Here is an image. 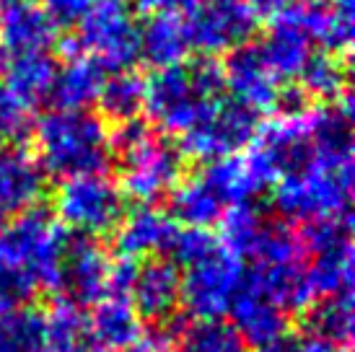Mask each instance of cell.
Listing matches in <instances>:
<instances>
[{"label": "cell", "instance_id": "cell-9", "mask_svg": "<svg viewBox=\"0 0 355 352\" xmlns=\"http://www.w3.org/2000/svg\"><path fill=\"white\" fill-rule=\"evenodd\" d=\"M262 125V112L241 104L234 96H218L205 109V114L184 135H179V150L184 153V158H195L202 164L239 156L244 148L252 146Z\"/></svg>", "mask_w": 355, "mask_h": 352}, {"label": "cell", "instance_id": "cell-20", "mask_svg": "<svg viewBox=\"0 0 355 352\" xmlns=\"http://www.w3.org/2000/svg\"><path fill=\"white\" fill-rule=\"evenodd\" d=\"M89 332L96 352H122L143 337V322L128 295H104L94 303Z\"/></svg>", "mask_w": 355, "mask_h": 352}, {"label": "cell", "instance_id": "cell-19", "mask_svg": "<svg viewBox=\"0 0 355 352\" xmlns=\"http://www.w3.org/2000/svg\"><path fill=\"white\" fill-rule=\"evenodd\" d=\"M177 228L179 223L168 213L153 205H143L122 218V223L117 225L114 246H117L119 256L135 259V262L140 256L166 254Z\"/></svg>", "mask_w": 355, "mask_h": 352}, {"label": "cell", "instance_id": "cell-35", "mask_svg": "<svg viewBox=\"0 0 355 352\" xmlns=\"http://www.w3.org/2000/svg\"><path fill=\"white\" fill-rule=\"evenodd\" d=\"M140 10H146L148 16L153 13H184L189 10L198 0H135Z\"/></svg>", "mask_w": 355, "mask_h": 352}, {"label": "cell", "instance_id": "cell-16", "mask_svg": "<svg viewBox=\"0 0 355 352\" xmlns=\"http://www.w3.org/2000/svg\"><path fill=\"white\" fill-rule=\"evenodd\" d=\"M231 326L247 347H262L286 332L288 313L244 272L234 301L228 306Z\"/></svg>", "mask_w": 355, "mask_h": 352}, {"label": "cell", "instance_id": "cell-18", "mask_svg": "<svg viewBox=\"0 0 355 352\" xmlns=\"http://www.w3.org/2000/svg\"><path fill=\"white\" fill-rule=\"evenodd\" d=\"M47 174L40 161L21 146L0 150V218H13L40 205Z\"/></svg>", "mask_w": 355, "mask_h": 352}, {"label": "cell", "instance_id": "cell-6", "mask_svg": "<svg viewBox=\"0 0 355 352\" xmlns=\"http://www.w3.org/2000/svg\"><path fill=\"white\" fill-rule=\"evenodd\" d=\"M306 274L316 298L353 293V220L350 215L301 223Z\"/></svg>", "mask_w": 355, "mask_h": 352}, {"label": "cell", "instance_id": "cell-40", "mask_svg": "<svg viewBox=\"0 0 355 352\" xmlns=\"http://www.w3.org/2000/svg\"><path fill=\"white\" fill-rule=\"evenodd\" d=\"M198 3H210V0H198Z\"/></svg>", "mask_w": 355, "mask_h": 352}, {"label": "cell", "instance_id": "cell-31", "mask_svg": "<svg viewBox=\"0 0 355 352\" xmlns=\"http://www.w3.org/2000/svg\"><path fill=\"white\" fill-rule=\"evenodd\" d=\"M34 130V107L21 101L6 83H0V143L19 146Z\"/></svg>", "mask_w": 355, "mask_h": 352}, {"label": "cell", "instance_id": "cell-36", "mask_svg": "<svg viewBox=\"0 0 355 352\" xmlns=\"http://www.w3.org/2000/svg\"><path fill=\"white\" fill-rule=\"evenodd\" d=\"M304 337H306V347H309V352H350V347H345V344L316 340V337H309V334H304Z\"/></svg>", "mask_w": 355, "mask_h": 352}, {"label": "cell", "instance_id": "cell-29", "mask_svg": "<svg viewBox=\"0 0 355 352\" xmlns=\"http://www.w3.org/2000/svg\"><path fill=\"white\" fill-rule=\"evenodd\" d=\"M0 352H44V313L29 306L3 313Z\"/></svg>", "mask_w": 355, "mask_h": 352}, {"label": "cell", "instance_id": "cell-8", "mask_svg": "<svg viewBox=\"0 0 355 352\" xmlns=\"http://www.w3.org/2000/svg\"><path fill=\"white\" fill-rule=\"evenodd\" d=\"M128 215V197L107 174L65 179L55 195V218L70 234L107 236Z\"/></svg>", "mask_w": 355, "mask_h": 352}, {"label": "cell", "instance_id": "cell-32", "mask_svg": "<svg viewBox=\"0 0 355 352\" xmlns=\"http://www.w3.org/2000/svg\"><path fill=\"white\" fill-rule=\"evenodd\" d=\"M55 29H76L99 0H40Z\"/></svg>", "mask_w": 355, "mask_h": 352}, {"label": "cell", "instance_id": "cell-24", "mask_svg": "<svg viewBox=\"0 0 355 352\" xmlns=\"http://www.w3.org/2000/svg\"><path fill=\"white\" fill-rule=\"evenodd\" d=\"M171 213L179 225L187 228H213L220 223V218L226 215L228 207L220 202V197L200 179L198 174L182 179L174 192H171Z\"/></svg>", "mask_w": 355, "mask_h": 352}, {"label": "cell", "instance_id": "cell-2", "mask_svg": "<svg viewBox=\"0 0 355 352\" xmlns=\"http://www.w3.org/2000/svg\"><path fill=\"white\" fill-rule=\"evenodd\" d=\"M37 161L58 179L104 174L112 161L109 127L89 109H50L34 122Z\"/></svg>", "mask_w": 355, "mask_h": 352}, {"label": "cell", "instance_id": "cell-25", "mask_svg": "<svg viewBox=\"0 0 355 352\" xmlns=\"http://www.w3.org/2000/svg\"><path fill=\"white\" fill-rule=\"evenodd\" d=\"M353 329H355L353 293L316 298L309 308H304V334H309V337L350 347Z\"/></svg>", "mask_w": 355, "mask_h": 352}, {"label": "cell", "instance_id": "cell-13", "mask_svg": "<svg viewBox=\"0 0 355 352\" xmlns=\"http://www.w3.org/2000/svg\"><path fill=\"white\" fill-rule=\"evenodd\" d=\"M109 270L112 256L107 254L99 238L68 234L55 293L80 308L99 303L104 295H109Z\"/></svg>", "mask_w": 355, "mask_h": 352}, {"label": "cell", "instance_id": "cell-3", "mask_svg": "<svg viewBox=\"0 0 355 352\" xmlns=\"http://www.w3.org/2000/svg\"><path fill=\"white\" fill-rule=\"evenodd\" d=\"M109 146L119 156L122 192L143 205L168 197L184 179V153L143 119L117 122L109 132Z\"/></svg>", "mask_w": 355, "mask_h": 352}, {"label": "cell", "instance_id": "cell-17", "mask_svg": "<svg viewBox=\"0 0 355 352\" xmlns=\"http://www.w3.org/2000/svg\"><path fill=\"white\" fill-rule=\"evenodd\" d=\"M58 29L40 0H0V44L8 55L50 52Z\"/></svg>", "mask_w": 355, "mask_h": 352}, {"label": "cell", "instance_id": "cell-4", "mask_svg": "<svg viewBox=\"0 0 355 352\" xmlns=\"http://www.w3.org/2000/svg\"><path fill=\"white\" fill-rule=\"evenodd\" d=\"M223 70L213 58L179 62L153 70L146 78L143 112L148 125L161 135H184L205 109L223 96Z\"/></svg>", "mask_w": 355, "mask_h": 352}, {"label": "cell", "instance_id": "cell-27", "mask_svg": "<svg viewBox=\"0 0 355 352\" xmlns=\"http://www.w3.org/2000/svg\"><path fill=\"white\" fill-rule=\"evenodd\" d=\"M143 98H146V78L135 70H119L109 73L104 78V86L99 91V117H107L109 122H128L138 119L143 112Z\"/></svg>", "mask_w": 355, "mask_h": 352}, {"label": "cell", "instance_id": "cell-28", "mask_svg": "<svg viewBox=\"0 0 355 352\" xmlns=\"http://www.w3.org/2000/svg\"><path fill=\"white\" fill-rule=\"evenodd\" d=\"M298 86L304 88L311 101L332 104L340 96L347 94V73L340 55L314 49L311 58L306 60V65L298 73Z\"/></svg>", "mask_w": 355, "mask_h": 352}, {"label": "cell", "instance_id": "cell-1", "mask_svg": "<svg viewBox=\"0 0 355 352\" xmlns=\"http://www.w3.org/2000/svg\"><path fill=\"white\" fill-rule=\"evenodd\" d=\"M65 238L68 231L40 205L0 228V303L8 311L29 303L40 288L58 290Z\"/></svg>", "mask_w": 355, "mask_h": 352}, {"label": "cell", "instance_id": "cell-10", "mask_svg": "<svg viewBox=\"0 0 355 352\" xmlns=\"http://www.w3.org/2000/svg\"><path fill=\"white\" fill-rule=\"evenodd\" d=\"M244 277V259H239L220 241L205 254L184 267L182 274V301L195 322H218L228 313Z\"/></svg>", "mask_w": 355, "mask_h": 352}, {"label": "cell", "instance_id": "cell-12", "mask_svg": "<svg viewBox=\"0 0 355 352\" xmlns=\"http://www.w3.org/2000/svg\"><path fill=\"white\" fill-rule=\"evenodd\" d=\"M311 8L314 3L291 0L280 13L267 19L270 29L259 42V52L280 83L298 78L306 60L311 58L314 49H319L311 34Z\"/></svg>", "mask_w": 355, "mask_h": 352}, {"label": "cell", "instance_id": "cell-26", "mask_svg": "<svg viewBox=\"0 0 355 352\" xmlns=\"http://www.w3.org/2000/svg\"><path fill=\"white\" fill-rule=\"evenodd\" d=\"M44 352H96L91 342L89 316L65 298L44 313Z\"/></svg>", "mask_w": 355, "mask_h": 352}, {"label": "cell", "instance_id": "cell-39", "mask_svg": "<svg viewBox=\"0 0 355 352\" xmlns=\"http://www.w3.org/2000/svg\"><path fill=\"white\" fill-rule=\"evenodd\" d=\"M6 311H8V308H6V306L0 303V316H3V313H6Z\"/></svg>", "mask_w": 355, "mask_h": 352}, {"label": "cell", "instance_id": "cell-33", "mask_svg": "<svg viewBox=\"0 0 355 352\" xmlns=\"http://www.w3.org/2000/svg\"><path fill=\"white\" fill-rule=\"evenodd\" d=\"M311 98L306 94L304 88L298 86V83H280V91H277V98H275V109L280 112V117H296V114H304L311 109Z\"/></svg>", "mask_w": 355, "mask_h": 352}, {"label": "cell", "instance_id": "cell-11", "mask_svg": "<svg viewBox=\"0 0 355 352\" xmlns=\"http://www.w3.org/2000/svg\"><path fill=\"white\" fill-rule=\"evenodd\" d=\"M184 24L189 47L213 58L247 44L257 31L259 16L247 0H210L184 10Z\"/></svg>", "mask_w": 355, "mask_h": 352}, {"label": "cell", "instance_id": "cell-22", "mask_svg": "<svg viewBox=\"0 0 355 352\" xmlns=\"http://www.w3.org/2000/svg\"><path fill=\"white\" fill-rule=\"evenodd\" d=\"M107 73L91 58L65 60L52 80L47 104L52 109H89L96 104Z\"/></svg>", "mask_w": 355, "mask_h": 352}, {"label": "cell", "instance_id": "cell-5", "mask_svg": "<svg viewBox=\"0 0 355 352\" xmlns=\"http://www.w3.org/2000/svg\"><path fill=\"white\" fill-rule=\"evenodd\" d=\"M275 210L286 223H311L322 218L350 215L353 202V158L314 156L296 174L275 184Z\"/></svg>", "mask_w": 355, "mask_h": 352}, {"label": "cell", "instance_id": "cell-7", "mask_svg": "<svg viewBox=\"0 0 355 352\" xmlns=\"http://www.w3.org/2000/svg\"><path fill=\"white\" fill-rule=\"evenodd\" d=\"M70 37L80 58H91L107 76L132 70L140 60V26L128 0H99Z\"/></svg>", "mask_w": 355, "mask_h": 352}, {"label": "cell", "instance_id": "cell-37", "mask_svg": "<svg viewBox=\"0 0 355 352\" xmlns=\"http://www.w3.org/2000/svg\"><path fill=\"white\" fill-rule=\"evenodd\" d=\"M6 60H8V52L0 44V78H3V70H6Z\"/></svg>", "mask_w": 355, "mask_h": 352}, {"label": "cell", "instance_id": "cell-38", "mask_svg": "<svg viewBox=\"0 0 355 352\" xmlns=\"http://www.w3.org/2000/svg\"><path fill=\"white\" fill-rule=\"evenodd\" d=\"M301 3H324V0H301Z\"/></svg>", "mask_w": 355, "mask_h": 352}, {"label": "cell", "instance_id": "cell-21", "mask_svg": "<svg viewBox=\"0 0 355 352\" xmlns=\"http://www.w3.org/2000/svg\"><path fill=\"white\" fill-rule=\"evenodd\" d=\"M140 60L153 70L171 68L184 62L192 52L187 37V24L182 13H153L140 26Z\"/></svg>", "mask_w": 355, "mask_h": 352}, {"label": "cell", "instance_id": "cell-14", "mask_svg": "<svg viewBox=\"0 0 355 352\" xmlns=\"http://www.w3.org/2000/svg\"><path fill=\"white\" fill-rule=\"evenodd\" d=\"M220 70H223V86L241 104H247L262 114L275 109L280 80L265 62L259 44L247 42V44H239L236 49L226 52V62L220 65Z\"/></svg>", "mask_w": 355, "mask_h": 352}, {"label": "cell", "instance_id": "cell-34", "mask_svg": "<svg viewBox=\"0 0 355 352\" xmlns=\"http://www.w3.org/2000/svg\"><path fill=\"white\" fill-rule=\"evenodd\" d=\"M254 352H309L306 347V337L304 334H293V332H283L280 337H275L272 342L257 347Z\"/></svg>", "mask_w": 355, "mask_h": 352}, {"label": "cell", "instance_id": "cell-23", "mask_svg": "<svg viewBox=\"0 0 355 352\" xmlns=\"http://www.w3.org/2000/svg\"><path fill=\"white\" fill-rule=\"evenodd\" d=\"M58 73V62L50 52H21L6 60V86L29 107L44 104L50 96L52 80Z\"/></svg>", "mask_w": 355, "mask_h": 352}, {"label": "cell", "instance_id": "cell-30", "mask_svg": "<svg viewBox=\"0 0 355 352\" xmlns=\"http://www.w3.org/2000/svg\"><path fill=\"white\" fill-rule=\"evenodd\" d=\"M171 352H247L244 340L234 332L231 324L195 322L177 334V344Z\"/></svg>", "mask_w": 355, "mask_h": 352}, {"label": "cell", "instance_id": "cell-15", "mask_svg": "<svg viewBox=\"0 0 355 352\" xmlns=\"http://www.w3.org/2000/svg\"><path fill=\"white\" fill-rule=\"evenodd\" d=\"M128 298L140 322L168 324L182 301V274L177 264L171 259H148L138 264Z\"/></svg>", "mask_w": 355, "mask_h": 352}]
</instances>
